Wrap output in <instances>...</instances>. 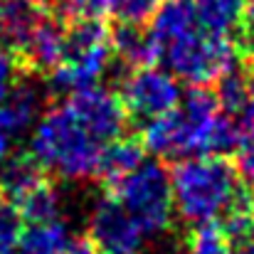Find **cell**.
Wrapping results in <instances>:
<instances>
[{
  "label": "cell",
  "instance_id": "obj_28",
  "mask_svg": "<svg viewBox=\"0 0 254 254\" xmlns=\"http://www.w3.org/2000/svg\"><path fill=\"white\" fill-rule=\"evenodd\" d=\"M64 254H99V252H96V247L91 245L89 237H74L72 245H69V250Z\"/></svg>",
  "mask_w": 254,
  "mask_h": 254
},
{
  "label": "cell",
  "instance_id": "obj_3",
  "mask_svg": "<svg viewBox=\"0 0 254 254\" xmlns=\"http://www.w3.org/2000/svg\"><path fill=\"white\" fill-rule=\"evenodd\" d=\"M104 146L106 143L94 136L84 121L62 101L45 109V114L35 124L30 153L47 173H55L62 180L79 183L96 175Z\"/></svg>",
  "mask_w": 254,
  "mask_h": 254
},
{
  "label": "cell",
  "instance_id": "obj_27",
  "mask_svg": "<svg viewBox=\"0 0 254 254\" xmlns=\"http://www.w3.org/2000/svg\"><path fill=\"white\" fill-rule=\"evenodd\" d=\"M230 245H232V254H254V227L232 237Z\"/></svg>",
  "mask_w": 254,
  "mask_h": 254
},
{
  "label": "cell",
  "instance_id": "obj_22",
  "mask_svg": "<svg viewBox=\"0 0 254 254\" xmlns=\"http://www.w3.org/2000/svg\"><path fill=\"white\" fill-rule=\"evenodd\" d=\"M161 0H114V10L121 22H133V25H146L151 15L156 12Z\"/></svg>",
  "mask_w": 254,
  "mask_h": 254
},
{
  "label": "cell",
  "instance_id": "obj_5",
  "mask_svg": "<svg viewBox=\"0 0 254 254\" xmlns=\"http://www.w3.org/2000/svg\"><path fill=\"white\" fill-rule=\"evenodd\" d=\"M161 62L175 79H183L185 84L210 86L235 67L237 42L195 27L161 50Z\"/></svg>",
  "mask_w": 254,
  "mask_h": 254
},
{
  "label": "cell",
  "instance_id": "obj_13",
  "mask_svg": "<svg viewBox=\"0 0 254 254\" xmlns=\"http://www.w3.org/2000/svg\"><path fill=\"white\" fill-rule=\"evenodd\" d=\"M45 180H47V170L37 163V158L30 151L10 153L0 163V197L15 205Z\"/></svg>",
  "mask_w": 254,
  "mask_h": 254
},
{
  "label": "cell",
  "instance_id": "obj_17",
  "mask_svg": "<svg viewBox=\"0 0 254 254\" xmlns=\"http://www.w3.org/2000/svg\"><path fill=\"white\" fill-rule=\"evenodd\" d=\"M197 27L212 35L232 37L247 15V0H192Z\"/></svg>",
  "mask_w": 254,
  "mask_h": 254
},
{
  "label": "cell",
  "instance_id": "obj_30",
  "mask_svg": "<svg viewBox=\"0 0 254 254\" xmlns=\"http://www.w3.org/2000/svg\"><path fill=\"white\" fill-rule=\"evenodd\" d=\"M156 254H185V245H166Z\"/></svg>",
  "mask_w": 254,
  "mask_h": 254
},
{
  "label": "cell",
  "instance_id": "obj_24",
  "mask_svg": "<svg viewBox=\"0 0 254 254\" xmlns=\"http://www.w3.org/2000/svg\"><path fill=\"white\" fill-rule=\"evenodd\" d=\"M17 67H20L17 64V57L0 47V99L17 82Z\"/></svg>",
  "mask_w": 254,
  "mask_h": 254
},
{
  "label": "cell",
  "instance_id": "obj_31",
  "mask_svg": "<svg viewBox=\"0 0 254 254\" xmlns=\"http://www.w3.org/2000/svg\"><path fill=\"white\" fill-rule=\"evenodd\" d=\"M252 205H254V200H252Z\"/></svg>",
  "mask_w": 254,
  "mask_h": 254
},
{
  "label": "cell",
  "instance_id": "obj_7",
  "mask_svg": "<svg viewBox=\"0 0 254 254\" xmlns=\"http://www.w3.org/2000/svg\"><path fill=\"white\" fill-rule=\"evenodd\" d=\"M119 96L126 109V116L138 126H146L148 121L175 109L183 94L178 79L166 67L146 64V67L128 69L126 79L121 82Z\"/></svg>",
  "mask_w": 254,
  "mask_h": 254
},
{
  "label": "cell",
  "instance_id": "obj_15",
  "mask_svg": "<svg viewBox=\"0 0 254 254\" xmlns=\"http://www.w3.org/2000/svg\"><path fill=\"white\" fill-rule=\"evenodd\" d=\"M148 22H151L148 32H151V37H153V42L158 47V55H161V50L168 42L178 40L180 35H185V32L197 27L195 2L192 0H161Z\"/></svg>",
  "mask_w": 254,
  "mask_h": 254
},
{
  "label": "cell",
  "instance_id": "obj_16",
  "mask_svg": "<svg viewBox=\"0 0 254 254\" xmlns=\"http://www.w3.org/2000/svg\"><path fill=\"white\" fill-rule=\"evenodd\" d=\"M143 156H146V148H143L141 141L119 136V138H114L104 146L94 178L104 180L106 185H114L116 180H121L124 175H128L131 170L138 168L143 163Z\"/></svg>",
  "mask_w": 254,
  "mask_h": 254
},
{
  "label": "cell",
  "instance_id": "obj_14",
  "mask_svg": "<svg viewBox=\"0 0 254 254\" xmlns=\"http://www.w3.org/2000/svg\"><path fill=\"white\" fill-rule=\"evenodd\" d=\"M111 50L114 57L126 69L156 64L161 60L151 32L143 30V25H133V22H121L111 30Z\"/></svg>",
  "mask_w": 254,
  "mask_h": 254
},
{
  "label": "cell",
  "instance_id": "obj_18",
  "mask_svg": "<svg viewBox=\"0 0 254 254\" xmlns=\"http://www.w3.org/2000/svg\"><path fill=\"white\" fill-rule=\"evenodd\" d=\"M74 235L60 220L32 222L25 227L17 252L22 254H64L69 250Z\"/></svg>",
  "mask_w": 254,
  "mask_h": 254
},
{
  "label": "cell",
  "instance_id": "obj_21",
  "mask_svg": "<svg viewBox=\"0 0 254 254\" xmlns=\"http://www.w3.org/2000/svg\"><path fill=\"white\" fill-rule=\"evenodd\" d=\"M25 232V220L15 205L0 197V254L17 252L20 240Z\"/></svg>",
  "mask_w": 254,
  "mask_h": 254
},
{
  "label": "cell",
  "instance_id": "obj_1",
  "mask_svg": "<svg viewBox=\"0 0 254 254\" xmlns=\"http://www.w3.org/2000/svg\"><path fill=\"white\" fill-rule=\"evenodd\" d=\"M141 136L146 151L158 158L225 156L237 148V131L230 114L222 111L210 86H190L178 106L148 121Z\"/></svg>",
  "mask_w": 254,
  "mask_h": 254
},
{
  "label": "cell",
  "instance_id": "obj_11",
  "mask_svg": "<svg viewBox=\"0 0 254 254\" xmlns=\"http://www.w3.org/2000/svg\"><path fill=\"white\" fill-rule=\"evenodd\" d=\"M47 12L45 0H0V47L20 60L35 27Z\"/></svg>",
  "mask_w": 254,
  "mask_h": 254
},
{
  "label": "cell",
  "instance_id": "obj_10",
  "mask_svg": "<svg viewBox=\"0 0 254 254\" xmlns=\"http://www.w3.org/2000/svg\"><path fill=\"white\" fill-rule=\"evenodd\" d=\"M64 37H67V20L60 15L47 12L40 25L35 27L30 42L25 45L17 62L37 74H52L64 55Z\"/></svg>",
  "mask_w": 254,
  "mask_h": 254
},
{
  "label": "cell",
  "instance_id": "obj_19",
  "mask_svg": "<svg viewBox=\"0 0 254 254\" xmlns=\"http://www.w3.org/2000/svg\"><path fill=\"white\" fill-rule=\"evenodd\" d=\"M15 207H17V212L22 215V220L27 225L47 222V220H60V192H57V188L47 178L35 190H30L22 200H17Z\"/></svg>",
  "mask_w": 254,
  "mask_h": 254
},
{
  "label": "cell",
  "instance_id": "obj_12",
  "mask_svg": "<svg viewBox=\"0 0 254 254\" xmlns=\"http://www.w3.org/2000/svg\"><path fill=\"white\" fill-rule=\"evenodd\" d=\"M45 114V94L32 82L17 79L12 89L0 99V126L15 138L30 133Z\"/></svg>",
  "mask_w": 254,
  "mask_h": 254
},
{
  "label": "cell",
  "instance_id": "obj_6",
  "mask_svg": "<svg viewBox=\"0 0 254 254\" xmlns=\"http://www.w3.org/2000/svg\"><path fill=\"white\" fill-rule=\"evenodd\" d=\"M109 192L133 215L148 237L166 235L173 225L170 170L158 161H143L136 170L109 185Z\"/></svg>",
  "mask_w": 254,
  "mask_h": 254
},
{
  "label": "cell",
  "instance_id": "obj_25",
  "mask_svg": "<svg viewBox=\"0 0 254 254\" xmlns=\"http://www.w3.org/2000/svg\"><path fill=\"white\" fill-rule=\"evenodd\" d=\"M237 42L242 45V55H254V0L247 5V15L242 27L237 30Z\"/></svg>",
  "mask_w": 254,
  "mask_h": 254
},
{
  "label": "cell",
  "instance_id": "obj_2",
  "mask_svg": "<svg viewBox=\"0 0 254 254\" xmlns=\"http://www.w3.org/2000/svg\"><path fill=\"white\" fill-rule=\"evenodd\" d=\"M173 207L188 225H205L245 197L240 170L225 156L180 158L170 170Z\"/></svg>",
  "mask_w": 254,
  "mask_h": 254
},
{
  "label": "cell",
  "instance_id": "obj_4",
  "mask_svg": "<svg viewBox=\"0 0 254 254\" xmlns=\"http://www.w3.org/2000/svg\"><path fill=\"white\" fill-rule=\"evenodd\" d=\"M111 60V27L101 17H72L67 22L62 62L50 74L52 86L67 94L96 86Z\"/></svg>",
  "mask_w": 254,
  "mask_h": 254
},
{
  "label": "cell",
  "instance_id": "obj_20",
  "mask_svg": "<svg viewBox=\"0 0 254 254\" xmlns=\"http://www.w3.org/2000/svg\"><path fill=\"white\" fill-rule=\"evenodd\" d=\"M185 254H232L230 237L215 222L195 225L185 242Z\"/></svg>",
  "mask_w": 254,
  "mask_h": 254
},
{
  "label": "cell",
  "instance_id": "obj_29",
  "mask_svg": "<svg viewBox=\"0 0 254 254\" xmlns=\"http://www.w3.org/2000/svg\"><path fill=\"white\" fill-rule=\"evenodd\" d=\"M10 153H12V136L0 126V163H2Z\"/></svg>",
  "mask_w": 254,
  "mask_h": 254
},
{
  "label": "cell",
  "instance_id": "obj_8",
  "mask_svg": "<svg viewBox=\"0 0 254 254\" xmlns=\"http://www.w3.org/2000/svg\"><path fill=\"white\" fill-rule=\"evenodd\" d=\"M89 240L99 254H146L148 235L109 192L89 212Z\"/></svg>",
  "mask_w": 254,
  "mask_h": 254
},
{
  "label": "cell",
  "instance_id": "obj_26",
  "mask_svg": "<svg viewBox=\"0 0 254 254\" xmlns=\"http://www.w3.org/2000/svg\"><path fill=\"white\" fill-rule=\"evenodd\" d=\"M237 151H240V166H237L240 175H242L245 180L254 183V138L247 141V143H242Z\"/></svg>",
  "mask_w": 254,
  "mask_h": 254
},
{
  "label": "cell",
  "instance_id": "obj_9",
  "mask_svg": "<svg viewBox=\"0 0 254 254\" xmlns=\"http://www.w3.org/2000/svg\"><path fill=\"white\" fill-rule=\"evenodd\" d=\"M64 104L84 121V126L99 136L104 143L119 138L124 133V126L128 121L126 109L121 104V96L104 86H86L79 91L67 94Z\"/></svg>",
  "mask_w": 254,
  "mask_h": 254
},
{
  "label": "cell",
  "instance_id": "obj_23",
  "mask_svg": "<svg viewBox=\"0 0 254 254\" xmlns=\"http://www.w3.org/2000/svg\"><path fill=\"white\" fill-rule=\"evenodd\" d=\"M62 15L69 17H104L114 10V0H55Z\"/></svg>",
  "mask_w": 254,
  "mask_h": 254
}]
</instances>
